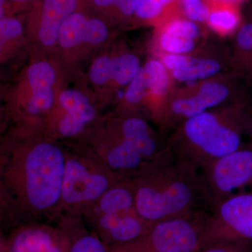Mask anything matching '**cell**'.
<instances>
[{"instance_id": "obj_1", "label": "cell", "mask_w": 252, "mask_h": 252, "mask_svg": "<svg viewBox=\"0 0 252 252\" xmlns=\"http://www.w3.org/2000/svg\"><path fill=\"white\" fill-rule=\"evenodd\" d=\"M64 147L49 138L7 140L0 150L1 235L52 222L62 191Z\"/></svg>"}, {"instance_id": "obj_2", "label": "cell", "mask_w": 252, "mask_h": 252, "mask_svg": "<svg viewBox=\"0 0 252 252\" xmlns=\"http://www.w3.org/2000/svg\"><path fill=\"white\" fill-rule=\"evenodd\" d=\"M130 180L137 210L151 223L210 210L201 172L170 149Z\"/></svg>"}, {"instance_id": "obj_3", "label": "cell", "mask_w": 252, "mask_h": 252, "mask_svg": "<svg viewBox=\"0 0 252 252\" xmlns=\"http://www.w3.org/2000/svg\"><path fill=\"white\" fill-rule=\"evenodd\" d=\"M252 112L244 97L198 114L182 122L167 139L177 157L200 172L243 147Z\"/></svg>"}, {"instance_id": "obj_4", "label": "cell", "mask_w": 252, "mask_h": 252, "mask_svg": "<svg viewBox=\"0 0 252 252\" xmlns=\"http://www.w3.org/2000/svg\"><path fill=\"white\" fill-rule=\"evenodd\" d=\"M78 145L90 151L113 172L129 178L169 150L167 140L158 137L143 119L133 116L121 121L115 133Z\"/></svg>"}, {"instance_id": "obj_5", "label": "cell", "mask_w": 252, "mask_h": 252, "mask_svg": "<svg viewBox=\"0 0 252 252\" xmlns=\"http://www.w3.org/2000/svg\"><path fill=\"white\" fill-rule=\"evenodd\" d=\"M109 251L143 236L154 223L141 216L129 177H123L80 213Z\"/></svg>"}, {"instance_id": "obj_6", "label": "cell", "mask_w": 252, "mask_h": 252, "mask_svg": "<svg viewBox=\"0 0 252 252\" xmlns=\"http://www.w3.org/2000/svg\"><path fill=\"white\" fill-rule=\"evenodd\" d=\"M65 155L62 191L52 222L63 215H80L86 207L99 200L123 178L113 172L90 151L76 145L64 147Z\"/></svg>"}, {"instance_id": "obj_7", "label": "cell", "mask_w": 252, "mask_h": 252, "mask_svg": "<svg viewBox=\"0 0 252 252\" xmlns=\"http://www.w3.org/2000/svg\"><path fill=\"white\" fill-rule=\"evenodd\" d=\"M240 78L233 72L229 76L218 75L200 81L191 87L172 93L161 109L157 120L164 131L172 132L182 122L207 111L225 104L234 97L237 81Z\"/></svg>"}, {"instance_id": "obj_8", "label": "cell", "mask_w": 252, "mask_h": 252, "mask_svg": "<svg viewBox=\"0 0 252 252\" xmlns=\"http://www.w3.org/2000/svg\"><path fill=\"white\" fill-rule=\"evenodd\" d=\"M209 210L157 222L140 238L109 252H195Z\"/></svg>"}, {"instance_id": "obj_9", "label": "cell", "mask_w": 252, "mask_h": 252, "mask_svg": "<svg viewBox=\"0 0 252 252\" xmlns=\"http://www.w3.org/2000/svg\"><path fill=\"white\" fill-rule=\"evenodd\" d=\"M226 239L252 240V191L233 194L209 210L202 245Z\"/></svg>"}, {"instance_id": "obj_10", "label": "cell", "mask_w": 252, "mask_h": 252, "mask_svg": "<svg viewBox=\"0 0 252 252\" xmlns=\"http://www.w3.org/2000/svg\"><path fill=\"white\" fill-rule=\"evenodd\" d=\"M210 207L238 189L252 187V145L243 146L201 172Z\"/></svg>"}, {"instance_id": "obj_11", "label": "cell", "mask_w": 252, "mask_h": 252, "mask_svg": "<svg viewBox=\"0 0 252 252\" xmlns=\"http://www.w3.org/2000/svg\"><path fill=\"white\" fill-rule=\"evenodd\" d=\"M71 238L64 225L32 223L1 235L0 252H68Z\"/></svg>"}, {"instance_id": "obj_12", "label": "cell", "mask_w": 252, "mask_h": 252, "mask_svg": "<svg viewBox=\"0 0 252 252\" xmlns=\"http://www.w3.org/2000/svg\"><path fill=\"white\" fill-rule=\"evenodd\" d=\"M59 102L63 111L56 122V130L59 137H79L95 120V109L89 98L79 91H63Z\"/></svg>"}, {"instance_id": "obj_13", "label": "cell", "mask_w": 252, "mask_h": 252, "mask_svg": "<svg viewBox=\"0 0 252 252\" xmlns=\"http://www.w3.org/2000/svg\"><path fill=\"white\" fill-rule=\"evenodd\" d=\"M164 63L172 79L180 82L204 81L220 75L223 63L212 57H195L187 54H168Z\"/></svg>"}, {"instance_id": "obj_14", "label": "cell", "mask_w": 252, "mask_h": 252, "mask_svg": "<svg viewBox=\"0 0 252 252\" xmlns=\"http://www.w3.org/2000/svg\"><path fill=\"white\" fill-rule=\"evenodd\" d=\"M28 79L32 95L26 107V112L32 117L49 113L54 103L52 86L56 74L54 68L46 62L34 63L28 69Z\"/></svg>"}, {"instance_id": "obj_15", "label": "cell", "mask_w": 252, "mask_h": 252, "mask_svg": "<svg viewBox=\"0 0 252 252\" xmlns=\"http://www.w3.org/2000/svg\"><path fill=\"white\" fill-rule=\"evenodd\" d=\"M140 69V61L132 54H124L116 59L101 57L91 66L90 78L93 82L98 85L109 79H114L120 85H127L135 77Z\"/></svg>"}, {"instance_id": "obj_16", "label": "cell", "mask_w": 252, "mask_h": 252, "mask_svg": "<svg viewBox=\"0 0 252 252\" xmlns=\"http://www.w3.org/2000/svg\"><path fill=\"white\" fill-rule=\"evenodd\" d=\"M199 27L187 20H176L167 25L160 38L161 48L168 54H188L196 47Z\"/></svg>"}, {"instance_id": "obj_17", "label": "cell", "mask_w": 252, "mask_h": 252, "mask_svg": "<svg viewBox=\"0 0 252 252\" xmlns=\"http://www.w3.org/2000/svg\"><path fill=\"white\" fill-rule=\"evenodd\" d=\"M77 0H45L39 30V37L45 46L54 45L59 39L63 23L77 7Z\"/></svg>"}, {"instance_id": "obj_18", "label": "cell", "mask_w": 252, "mask_h": 252, "mask_svg": "<svg viewBox=\"0 0 252 252\" xmlns=\"http://www.w3.org/2000/svg\"><path fill=\"white\" fill-rule=\"evenodd\" d=\"M57 223L64 225L71 238L68 252H109L108 249L92 230H88L81 215L67 214Z\"/></svg>"}, {"instance_id": "obj_19", "label": "cell", "mask_w": 252, "mask_h": 252, "mask_svg": "<svg viewBox=\"0 0 252 252\" xmlns=\"http://www.w3.org/2000/svg\"><path fill=\"white\" fill-rule=\"evenodd\" d=\"M229 65L240 79L252 83V23L244 25L239 30L229 57Z\"/></svg>"}, {"instance_id": "obj_20", "label": "cell", "mask_w": 252, "mask_h": 252, "mask_svg": "<svg viewBox=\"0 0 252 252\" xmlns=\"http://www.w3.org/2000/svg\"><path fill=\"white\" fill-rule=\"evenodd\" d=\"M87 20L84 15L74 13L63 23L59 34L60 44L69 49L84 42V34Z\"/></svg>"}, {"instance_id": "obj_21", "label": "cell", "mask_w": 252, "mask_h": 252, "mask_svg": "<svg viewBox=\"0 0 252 252\" xmlns=\"http://www.w3.org/2000/svg\"><path fill=\"white\" fill-rule=\"evenodd\" d=\"M144 68L150 82L151 93L158 97L165 96L170 89V80L163 63L154 60L146 63Z\"/></svg>"}, {"instance_id": "obj_22", "label": "cell", "mask_w": 252, "mask_h": 252, "mask_svg": "<svg viewBox=\"0 0 252 252\" xmlns=\"http://www.w3.org/2000/svg\"><path fill=\"white\" fill-rule=\"evenodd\" d=\"M150 91V82L144 67H140L135 77L130 83L126 94V99L128 103L135 104L140 102Z\"/></svg>"}, {"instance_id": "obj_23", "label": "cell", "mask_w": 252, "mask_h": 252, "mask_svg": "<svg viewBox=\"0 0 252 252\" xmlns=\"http://www.w3.org/2000/svg\"><path fill=\"white\" fill-rule=\"evenodd\" d=\"M209 24L220 32H229L238 26V15L230 11H217L209 16Z\"/></svg>"}, {"instance_id": "obj_24", "label": "cell", "mask_w": 252, "mask_h": 252, "mask_svg": "<svg viewBox=\"0 0 252 252\" xmlns=\"http://www.w3.org/2000/svg\"><path fill=\"white\" fill-rule=\"evenodd\" d=\"M108 31L103 22L98 19L89 20L86 23L84 42L97 44L107 39Z\"/></svg>"}, {"instance_id": "obj_25", "label": "cell", "mask_w": 252, "mask_h": 252, "mask_svg": "<svg viewBox=\"0 0 252 252\" xmlns=\"http://www.w3.org/2000/svg\"><path fill=\"white\" fill-rule=\"evenodd\" d=\"M184 9L187 17L192 21L204 22L210 16V11L201 0L183 1Z\"/></svg>"}, {"instance_id": "obj_26", "label": "cell", "mask_w": 252, "mask_h": 252, "mask_svg": "<svg viewBox=\"0 0 252 252\" xmlns=\"http://www.w3.org/2000/svg\"><path fill=\"white\" fill-rule=\"evenodd\" d=\"M22 26L14 18H3L0 21V32L1 37L9 39L16 37L22 32Z\"/></svg>"}, {"instance_id": "obj_27", "label": "cell", "mask_w": 252, "mask_h": 252, "mask_svg": "<svg viewBox=\"0 0 252 252\" xmlns=\"http://www.w3.org/2000/svg\"><path fill=\"white\" fill-rule=\"evenodd\" d=\"M203 252H252L245 245H210Z\"/></svg>"}, {"instance_id": "obj_28", "label": "cell", "mask_w": 252, "mask_h": 252, "mask_svg": "<svg viewBox=\"0 0 252 252\" xmlns=\"http://www.w3.org/2000/svg\"><path fill=\"white\" fill-rule=\"evenodd\" d=\"M138 0H119L117 4L123 14L131 15L135 12Z\"/></svg>"}, {"instance_id": "obj_29", "label": "cell", "mask_w": 252, "mask_h": 252, "mask_svg": "<svg viewBox=\"0 0 252 252\" xmlns=\"http://www.w3.org/2000/svg\"><path fill=\"white\" fill-rule=\"evenodd\" d=\"M94 4L99 6H107L109 5L117 4L119 0H94Z\"/></svg>"}, {"instance_id": "obj_30", "label": "cell", "mask_w": 252, "mask_h": 252, "mask_svg": "<svg viewBox=\"0 0 252 252\" xmlns=\"http://www.w3.org/2000/svg\"><path fill=\"white\" fill-rule=\"evenodd\" d=\"M153 1L154 2L157 3L158 5L163 8L165 5L169 4V3L171 2L174 0H153Z\"/></svg>"}, {"instance_id": "obj_31", "label": "cell", "mask_w": 252, "mask_h": 252, "mask_svg": "<svg viewBox=\"0 0 252 252\" xmlns=\"http://www.w3.org/2000/svg\"><path fill=\"white\" fill-rule=\"evenodd\" d=\"M248 132L250 134V136H251L252 140V112L251 114V117H250V122H249V126H248Z\"/></svg>"}, {"instance_id": "obj_32", "label": "cell", "mask_w": 252, "mask_h": 252, "mask_svg": "<svg viewBox=\"0 0 252 252\" xmlns=\"http://www.w3.org/2000/svg\"><path fill=\"white\" fill-rule=\"evenodd\" d=\"M227 1H238V0H227Z\"/></svg>"}, {"instance_id": "obj_33", "label": "cell", "mask_w": 252, "mask_h": 252, "mask_svg": "<svg viewBox=\"0 0 252 252\" xmlns=\"http://www.w3.org/2000/svg\"><path fill=\"white\" fill-rule=\"evenodd\" d=\"M4 0H1V4H2L3 3V1H4Z\"/></svg>"}, {"instance_id": "obj_34", "label": "cell", "mask_w": 252, "mask_h": 252, "mask_svg": "<svg viewBox=\"0 0 252 252\" xmlns=\"http://www.w3.org/2000/svg\"><path fill=\"white\" fill-rule=\"evenodd\" d=\"M16 1H23V0H16Z\"/></svg>"}, {"instance_id": "obj_35", "label": "cell", "mask_w": 252, "mask_h": 252, "mask_svg": "<svg viewBox=\"0 0 252 252\" xmlns=\"http://www.w3.org/2000/svg\"><path fill=\"white\" fill-rule=\"evenodd\" d=\"M183 1H187V0H183Z\"/></svg>"}]
</instances>
